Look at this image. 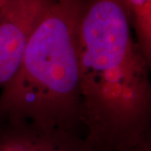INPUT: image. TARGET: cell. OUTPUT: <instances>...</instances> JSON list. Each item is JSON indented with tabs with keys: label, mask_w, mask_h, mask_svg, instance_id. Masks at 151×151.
Here are the masks:
<instances>
[{
	"label": "cell",
	"mask_w": 151,
	"mask_h": 151,
	"mask_svg": "<svg viewBox=\"0 0 151 151\" xmlns=\"http://www.w3.org/2000/svg\"><path fill=\"white\" fill-rule=\"evenodd\" d=\"M77 33L84 139L92 151L126 150L151 135V65L126 0H84Z\"/></svg>",
	"instance_id": "1"
},
{
	"label": "cell",
	"mask_w": 151,
	"mask_h": 151,
	"mask_svg": "<svg viewBox=\"0 0 151 151\" xmlns=\"http://www.w3.org/2000/svg\"><path fill=\"white\" fill-rule=\"evenodd\" d=\"M83 1L52 0L46 7L19 69L1 87L0 120L83 136L77 33Z\"/></svg>",
	"instance_id": "2"
},
{
	"label": "cell",
	"mask_w": 151,
	"mask_h": 151,
	"mask_svg": "<svg viewBox=\"0 0 151 151\" xmlns=\"http://www.w3.org/2000/svg\"><path fill=\"white\" fill-rule=\"evenodd\" d=\"M52 0H2L0 4V87L21 63L38 20Z\"/></svg>",
	"instance_id": "3"
},
{
	"label": "cell",
	"mask_w": 151,
	"mask_h": 151,
	"mask_svg": "<svg viewBox=\"0 0 151 151\" xmlns=\"http://www.w3.org/2000/svg\"><path fill=\"white\" fill-rule=\"evenodd\" d=\"M0 151H92L84 137L25 120H0Z\"/></svg>",
	"instance_id": "4"
},
{
	"label": "cell",
	"mask_w": 151,
	"mask_h": 151,
	"mask_svg": "<svg viewBox=\"0 0 151 151\" xmlns=\"http://www.w3.org/2000/svg\"><path fill=\"white\" fill-rule=\"evenodd\" d=\"M134 38L141 52L151 65V0H126Z\"/></svg>",
	"instance_id": "5"
},
{
	"label": "cell",
	"mask_w": 151,
	"mask_h": 151,
	"mask_svg": "<svg viewBox=\"0 0 151 151\" xmlns=\"http://www.w3.org/2000/svg\"><path fill=\"white\" fill-rule=\"evenodd\" d=\"M124 151H151V135L147 136L140 142Z\"/></svg>",
	"instance_id": "6"
},
{
	"label": "cell",
	"mask_w": 151,
	"mask_h": 151,
	"mask_svg": "<svg viewBox=\"0 0 151 151\" xmlns=\"http://www.w3.org/2000/svg\"><path fill=\"white\" fill-rule=\"evenodd\" d=\"M1 3H2V0H0V4H1Z\"/></svg>",
	"instance_id": "7"
}]
</instances>
